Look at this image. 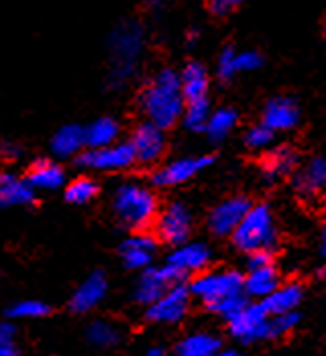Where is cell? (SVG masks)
Wrapping results in <instances>:
<instances>
[{"label": "cell", "mask_w": 326, "mask_h": 356, "mask_svg": "<svg viewBox=\"0 0 326 356\" xmlns=\"http://www.w3.org/2000/svg\"><path fill=\"white\" fill-rule=\"evenodd\" d=\"M139 106L145 116V122L160 127L162 131L178 124L184 112V96L180 88V74L165 67L155 74L139 96Z\"/></svg>", "instance_id": "1"}, {"label": "cell", "mask_w": 326, "mask_h": 356, "mask_svg": "<svg viewBox=\"0 0 326 356\" xmlns=\"http://www.w3.org/2000/svg\"><path fill=\"white\" fill-rule=\"evenodd\" d=\"M112 212L131 230H147L160 212L157 195L139 181H125L112 193Z\"/></svg>", "instance_id": "2"}, {"label": "cell", "mask_w": 326, "mask_h": 356, "mask_svg": "<svg viewBox=\"0 0 326 356\" xmlns=\"http://www.w3.org/2000/svg\"><path fill=\"white\" fill-rule=\"evenodd\" d=\"M235 247L243 252L272 250L277 245V228L272 208L267 204H255L247 210L243 220L231 234Z\"/></svg>", "instance_id": "3"}, {"label": "cell", "mask_w": 326, "mask_h": 356, "mask_svg": "<svg viewBox=\"0 0 326 356\" xmlns=\"http://www.w3.org/2000/svg\"><path fill=\"white\" fill-rule=\"evenodd\" d=\"M145 37L143 29L133 21L121 23L110 35V54H112V83L121 86L135 74L137 59L143 51Z\"/></svg>", "instance_id": "4"}, {"label": "cell", "mask_w": 326, "mask_h": 356, "mask_svg": "<svg viewBox=\"0 0 326 356\" xmlns=\"http://www.w3.org/2000/svg\"><path fill=\"white\" fill-rule=\"evenodd\" d=\"M190 296L198 298L206 307L212 303L243 293V275L235 269H220V271H202L194 275Z\"/></svg>", "instance_id": "5"}, {"label": "cell", "mask_w": 326, "mask_h": 356, "mask_svg": "<svg viewBox=\"0 0 326 356\" xmlns=\"http://www.w3.org/2000/svg\"><path fill=\"white\" fill-rule=\"evenodd\" d=\"M155 232L157 238L169 245V247H180L190 241L192 234V212L190 208L182 202H169L163 206V210L155 216Z\"/></svg>", "instance_id": "6"}, {"label": "cell", "mask_w": 326, "mask_h": 356, "mask_svg": "<svg viewBox=\"0 0 326 356\" xmlns=\"http://www.w3.org/2000/svg\"><path fill=\"white\" fill-rule=\"evenodd\" d=\"M190 291L184 283L171 285L160 300L147 305L145 318L155 324H178L190 309Z\"/></svg>", "instance_id": "7"}, {"label": "cell", "mask_w": 326, "mask_h": 356, "mask_svg": "<svg viewBox=\"0 0 326 356\" xmlns=\"http://www.w3.org/2000/svg\"><path fill=\"white\" fill-rule=\"evenodd\" d=\"M267 322H270V314L257 302L247 303L226 324L233 338H237L243 344H251L257 340H267Z\"/></svg>", "instance_id": "8"}, {"label": "cell", "mask_w": 326, "mask_h": 356, "mask_svg": "<svg viewBox=\"0 0 326 356\" xmlns=\"http://www.w3.org/2000/svg\"><path fill=\"white\" fill-rule=\"evenodd\" d=\"M78 163L94 171H123L137 163L129 143H114L102 149H86L78 155Z\"/></svg>", "instance_id": "9"}, {"label": "cell", "mask_w": 326, "mask_h": 356, "mask_svg": "<svg viewBox=\"0 0 326 356\" xmlns=\"http://www.w3.org/2000/svg\"><path fill=\"white\" fill-rule=\"evenodd\" d=\"M210 259H212V252L204 243H184L171 250L165 267H169L180 281H184L190 275L206 271Z\"/></svg>", "instance_id": "10"}, {"label": "cell", "mask_w": 326, "mask_h": 356, "mask_svg": "<svg viewBox=\"0 0 326 356\" xmlns=\"http://www.w3.org/2000/svg\"><path fill=\"white\" fill-rule=\"evenodd\" d=\"M215 163V157L208 155H200V157H182L176 159L171 163L160 167L153 173V184L160 188H173L180 184L190 181L192 177H196L198 173H202L206 167Z\"/></svg>", "instance_id": "11"}, {"label": "cell", "mask_w": 326, "mask_h": 356, "mask_svg": "<svg viewBox=\"0 0 326 356\" xmlns=\"http://www.w3.org/2000/svg\"><path fill=\"white\" fill-rule=\"evenodd\" d=\"M129 145L135 153V161L145 165L157 163L163 157L165 145H167L165 131L151 122H141L133 131Z\"/></svg>", "instance_id": "12"}, {"label": "cell", "mask_w": 326, "mask_h": 356, "mask_svg": "<svg viewBox=\"0 0 326 356\" xmlns=\"http://www.w3.org/2000/svg\"><path fill=\"white\" fill-rule=\"evenodd\" d=\"M251 200L247 195H233L224 202H220L217 208H212L208 216V228L215 236H231L239 222L243 220L247 210L251 208Z\"/></svg>", "instance_id": "13"}, {"label": "cell", "mask_w": 326, "mask_h": 356, "mask_svg": "<svg viewBox=\"0 0 326 356\" xmlns=\"http://www.w3.org/2000/svg\"><path fill=\"white\" fill-rule=\"evenodd\" d=\"M176 283H182V281L176 277V273L169 267H165V265L163 267H147V269H143V273L137 281L135 300L143 305H151Z\"/></svg>", "instance_id": "14"}, {"label": "cell", "mask_w": 326, "mask_h": 356, "mask_svg": "<svg viewBox=\"0 0 326 356\" xmlns=\"http://www.w3.org/2000/svg\"><path fill=\"white\" fill-rule=\"evenodd\" d=\"M300 122V108L292 98L277 96L272 98L261 114V124L267 127L272 133H286L296 129Z\"/></svg>", "instance_id": "15"}, {"label": "cell", "mask_w": 326, "mask_h": 356, "mask_svg": "<svg viewBox=\"0 0 326 356\" xmlns=\"http://www.w3.org/2000/svg\"><path fill=\"white\" fill-rule=\"evenodd\" d=\"M107 291H109L107 275L102 273V271H94L76 287V291L72 293V300H70V307L76 314L92 312L98 303L107 298Z\"/></svg>", "instance_id": "16"}, {"label": "cell", "mask_w": 326, "mask_h": 356, "mask_svg": "<svg viewBox=\"0 0 326 356\" xmlns=\"http://www.w3.org/2000/svg\"><path fill=\"white\" fill-rule=\"evenodd\" d=\"M157 252V241L151 234L137 232L131 234L121 245V259L129 269H147L153 263V257Z\"/></svg>", "instance_id": "17"}, {"label": "cell", "mask_w": 326, "mask_h": 356, "mask_svg": "<svg viewBox=\"0 0 326 356\" xmlns=\"http://www.w3.org/2000/svg\"><path fill=\"white\" fill-rule=\"evenodd\" d=\"M279 283H281V277H279L275 263L257 267V269H249L247 277H243L244 298H253V300L261 302L279 287Z\"/></svg>", "instance_id": "18"}, {"label": "cell", "mask_w": 326, "mask_h": 356, "mask_svg": "<svg viewBox=\"0 0 326 356\" xmlns=\"http://www.w3.org/2000/svg\"><path fill=\"white\" fill-rule=\"evenodd\" d=\"M25 181L33 188V192H54L65 184V171L52 159H39L29 167Z\"/></svg>", "instance_id": "19"}, {"label": "cell", "mask_w": 326, "mask_h": 356, "mask_svg": "<svg viewBox=\"0 0 326 356\" xmlns=\"http://www.w3.org/2000/svg\"><path fill=\"white\" fill-rule=\"evenodd\" d=\"M302 300H304V287L296 281H290V283H279V287L259 303L270 316H277V314L296 312Z\"/></svg>", "instance_id": "20"}, {"label": "cell", "mask_w": 326, "mask_h": 356, "mask_svg": "<svg viewBox=\"0 0 326 356\" xmlns=\"http://www.w3.org/2000/svg\"><path fill=\"white\" fill-rule=\"evenodd\" d=\"M326 184V163L320 155L312 157L296 177V190L304 200H316Z\"/></svg>", "instance_id": "21"}, {"label": "cell", "mask_w": 326, "mask_h": 356, "mask_svg": "<svg viewBox=\"0 0 326 356\" xmlns=\"http://www.w3.org/2000/svg\"><path fill=\"white\" fill-rule=\"evenodd\" d=\"M35 202V192L23 177L15 173H0V208L31 206Z\"/></svg>", "instance_id": "22"}, {"label": "cell", "mask_w": 326, "mask_h": 356, "mask_svg": "<svg viewBox=\"0 0 326 356\" xmlns=\"http://www.w3.org/2000/svg\"><path fill=\"white\" fill-rule=\"evenodd\" d=\"M208 72L202 63L192 61L180 74V88L184 102H196L208 98Z\"/></svg>", "instance_id": "23"}, {"label": "cell", "mask_w": 326, "mask_h": 356, "mask_svg": "<svg viewBox=\"0 0 326 356\" xmlns=\"http://www.w3.org/2000/svg\"><path fill=\"white\" fill-rule=\"evenodd\" d=\"M82 149H86V138H84V129L80 124H65L55 131L52 138V153L57 159L78 157Z\"/></svg>", "instance_id": "24"}, {"label": "cell", "mask_w": 326, "mask_h": 356, "mask_svg": "<svg viewBox=\"0 0 326 356\" xmlns=\"http://www.w3.org/2000/svg\"><path fill=\"white\" fill-rule=\"evenodd\" d=\"M222 340L212 332H194L182 338L176 346V356H217Z\"/></svg>", "instance_id": "25"}, {"label": "cell", "mask_w": 326, "mask_h": 356, "mask_svg": "<svg viewBox=\"0 0 326 356\" xmlns=\"http://www.w3.org/2000/svg\"><path fill=\"white\" fill-rule=\"evenodd\" d=\"M118 135H121V124L110 116H102V118L94 120L90 127L84 129L86 149L110 147V145L118 143Z\"/></svg>", "instance_id": "26"}, {"label": "cell", "mask_w": 326, "mask_h": 356, "mask_svg": "<svg viewBox=\"0 0 326 356\" xmlns=\"http://www.w3.org/2000/svg\"><path fill=\"white\" fill-rule=\"evenodd\" d=\"M298 167V153L296 149L284 145V147H277L267 153L265 161H263V171L270 179H279V177H286L290 175L294 169Z\"/></svg>", "instance_id": "27"}, {"label": "cell", "mask_w": 326, "mask_h": 356, "mask_svg": "<svg viewBox=\"0 0 326 356\" xmlns=\"http://www.w3.org/2000/svg\"><path fill=\"white\" fill-rule=\"evenodd\" d=\"M239 114L233 108H218L210 112L208 122L204 127V133L208 135L210 140H224L233 133V129L237 127Z\"/></svg>", "instance_id": "28"}, {"label": "cell", "mask_w": 326, "mask_h": 356, "mask_svg": "<svg viewBox=\"0 0 326 356\" xmlns=\"http://www.w3.org/2000/svg\"><path fill=\"white\" fill-rule=\"evenodd\" d=\"M88 340L94 344V346H100V348H110L114 344L121 342V330L116 328L114 324H110L107 320H96L88 326L86 332Z\"/></svg>", "instance_id": "29"}, {"label": "cell", "mask_w": 326, "mask_h": 356, "mask_svg": "<svg viewBox=\"0 0 326 356\" xmlns=\"http://www.w3.org/2000/svg\"><path fill=\"white\" fill-rule=\"evenodd\" d=\"M208 116H210V102H208V98L206 100H196V102H186L184 112H182L184 127L188 131H192V133L204 131V127L208 122Z\"/></svg>", "instance_id": "30"}, {"label": "cell", "mask_w": 326, "mask_h": 356, "mask_svg": "<svg viewBox=\"0 0 326 356\" xmlns=\"http://www.w3.org/2000/svg\"><path fill=\"white\" fill-rule=\"evenodd\" d=\"M96 193H98V184L92 177H76L65 188V200L70 204L82 206V204H90L96 197Z\"/></svg>", "instance_id": "31"}, {"label": "cell", "mask_w": 326, "mask_h": 356, "mask_svg": "<svg viewBox=\"0 0 326 356\" xmlns=\"http://www.w3.org/2000/svg\"><path fill=\"white\" fill-rule=\"evenodd\" d=\"M52 307L41 300H21L8 307V318L13 320H39L49 316Z\"/></svg>", "instance_id": "32"}, {"label": "cell", "mask_w": 326, "mask_h": 356, "mask_svg": "<svg viewBox=\"0 0 326 356\" xmlns=\"http://www.w3.org/2000/svg\"><path fill=\"white\" fill-rule=\"evenodd\" d=\"M300 312H288V314H277V316H270V322H267V340L273 338H281V336H288L290 332L298 328Z\"/></svg>", "instance_id": "33"}, {"label": "cell", "mask_w": 326, "mask_h": 356, "mask_svg": "<svg viewBox=\"0 0 326 356\" xmlns=\"http://www.w3.org/2000/svg\"><path fill=\"white\" fill-rule=\"evenodd\" d=\"M247 303H249V300L244 298V293H239V296H233V298H226V300H220V302L208 305V309L212 314H217L218 318L228 322L231 318H235L243 309Z\"/></svg>", "instance_id": "34"}, {"label": "cell", "mask_w": 326, "mask_h": 356, "mask_svg": "<svg viewBox=\"0 0 326 356\" xmlns=\"http://www.w3.org/2000/svg\"><path fill=\"white\" fill-rule=\"evenodd\" d=\"M273 135H275V133H272L267 127H263V124L259 122V124H255V127H251V129L247 131L244 143H247V147L253 149V151H265V149L273 143Z\"/></svg>", "instance_id": "35"}, {"label": "cell", "mask_w": 326, "mask_h": 356, "mask_svg": "<svg viewBox=\"0 0 326 356\" xmlns=\"http://www.w3.org/2000/svg\"><path fill=\"white\" fill-rule=\"evenodd\" d=\"M235 55H237V51H235L233 47H224L220 57H218L217 74L218 78L224 80V82H228V80H233V78L237 76V70H235Z\"/></svg>", "instance_id": "36"}, {"label": "cell", "mask_w": 326, "mask_h": 356, "mask_svg": "<svg viewBox=\"0 0 326 356\" xmlns=\"http://www.w3.org/2000/svg\"><path fill=\"white\" fill-rule=\"evenodd\" d=\"M263 65V57L257 51H241L235 55V70L237 74L241 72H255Z\"/></svg>", "instance_id": "37"}, {"label": "cell", "mask_w": 326, "mask_h": 356, "mask_svg": "<svg viewBox=\"0 0 326 356\" xmlns=\"http://www.w3.org/2000/svg\"><path fill=\"white\" fill-rule=\"evenodd\" d=\"M243 2L244 0H208V8L212 15L222 17V15H228L235 6H239Z\"/></svg>", "instance_id": "38"}, {"label": "cell", "mask_w": 326, "mask_h": 356, "mask_svg": "<svg viewBox=\"0 0 326 356\" xmlns=\"http://www.w3.org/2000/svg\"><path fill=\"white\" fill-rule=\"evenodd\" d=\"M272 263H273L272 250H255V252H249V269H257V267L272 265Z\"/></svg>", "instance_id": "39"}, {"label": "cell", "mask_w": 326, "mask_h": 356, "mask_svg": "<svg viewBox=\"0 0 326 356\" xmlns=\"http://www.w3.org/2000/svg\"><path fill=\"white\" fill-rule=\"evenodd\" d=\"M17 326L10 322H0V344H15Z\"/></svg>", "instance_id": "40"}, {"label": "cell", "mask_w": 326, "mask_h": 356, "mask_svg": "<svg viewBox=\"0 0 326 356\" xmlns=\"http://www.w3.org/2000/svg\"><path fill=\"white\" fill-rule=\"evenodd\" d=\"M0 356H19L15 344H0Z\"/></svg>", "instance_id": "41"}, {"label": "cell", "mask_w": 326, "mask_h": 356, "mask_svg": "<svg viewBox=\"0 0 326 356\" xmlns=\"http://www.w3.org/2000/svg\"><path fill=\"white\" fill-rule=\"evenodd\" d=\"M217 356H244V355L243 353H239V350H233V348H228V350H226V348H220V350L217 353Z\"/></svg>", "instance_id": "42"}, {"label": "cell", "mask_w": 326, "mask_h": 356, "mask_svg": "<svg viewBox=\"0 0 326 356\" xmlns=\"http://www.w3.org/2000/svg\"><path fill=\"white\" fill-rule=\"evenodd\" d=\"M143 356H167V355H165V350H162V348H151V350H147Z\"/></svg>", "instance_id": "43"}, {"label": "cell", "mask_w": 326, "mask_h": 356, "mask_svg": "<svg viewBox=\"0 0 326 356\" xmlns=\"http://www.w3.org/2000/svg\"><path fill=\"white\" fill-rule=\"evenodd\" d=\"M145 2H147L149 6H162L165 0H145Z\"/></svg>", "instance_id": "44"}]
</instances>
